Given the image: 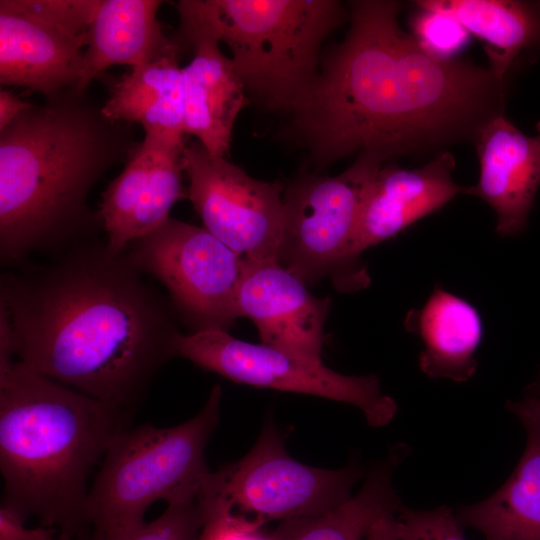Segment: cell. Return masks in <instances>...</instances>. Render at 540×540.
Returning <instances> with one entry per match:
<instances>
[{
    "label": "cell",
    "instance_id": "obj_24",
    "mask_svg": "<svg viewBox=\"0 0 540 540\" xmlns=\"http://www.w3.org/2000/svg\"><path fill=\"white\" fill-rule=\"evenodd\" d=\"M186 145L169 148L159 159L126 229V248L165 223L175 202L187 196L182 182V156Z\"/></svg>",
    "mask_w": 540,
    "mask_h": 540
},
{
    "label": "cell",
    "instance_id": "obj_26",
    "mask_svg": "<svg viewBox=\"0 0 540 540\" xmlns=\"http://www.w3.org/2000/svg\"><path fill=\"white\" fill-rule=\"evenodd\" d=\"M398 540H465L455 512L447 506L413 510L404 505L396 514Z\"/></svg>",
    "mask_w": 540,
    "mask_h": 540
},
{
    "label": "cell",
    "instance_id": "obj_4",
    "mask_svg": "<svg viewBox=\"0 0 540 540\" xmlns=\"http://www.w3.org/2000/svg\"><path fill=\"white\" fill-rule=\"evenodd\" d=\"M133 413L29 369L0 340L1 504L90 540L89 478Z\"/></svg>",
    "mask_w": 540,
    "mask_h": 540
},
{
    "label": "cell",
    "instance_id": "obj_11",
    "mask_svg": "<svg viewBox=\"0 0 540 540\" xmlns=\"http://www.w3.org/2000/svg\"><path fill=\"white\" fill-rule=\"evenodd\" d=\"M100 0H1L0 83L45 98L79 86Z\"/></svg>",
    "mask_w": 540,
    "mask_h": 540
},
{
    "label": "cell",
    "instance_id": "obj_18",
    "mask_svg": "<svg viewBox=\"0 0 540 540\" xmlns=\"http://www.w3.org/2000/svg\"><path fill=\"white\" fill-rule=\"evenodd\" d=\"M158 0H100L89 28L78 92L107 68L125 64L132 68L147 63L177 45L164 34L157 18Z\"/></svg>",
    "mask_w": 540,
    "mask_h": 540
},
{
    "label": "cell",
    "instance_id": "obj_9",
    "mask_svg": "<svg viewBox=\"0 0 540 540\" xmlns=\"http://www.w3.org/2000/svg\"><path fill=\"white\" fill-rule=\"evenodd\" d=\"M131 264L159 281L190 333L227 331L240 317L244 258L204 227L174 218L132 241Z\"/></svg>",
    "mask_w": 540,
    "mask_h": 540
},
{
    "label": "cell",
    "instance_id": "obj_15",
    "mask_svg": "<svg viewBox=\"0 0 540 540\" xmlns=\"http://www.w3.org/2000/svg\"><path fill=\"white\" fill-rule=\"evenodd\" d=\"M539 134L528 136L504 116L488 123L474 145L479 179L464 194L484 200L496 214V232L502 237L519 234L540 186Z\"/></svg>",
    "mask_w": 540,
    "mask_h": 540
},
{
    "label": "cell",
    "instance_id": "obj_28",
    "mask_svg": "<svg viewBox=\"0 0 540 540\" xmlns=\"http://www.w3.org/2000/svg\"><path fill=\"white\" fill-rule=\"evenodd\" d=\"M201 507L204 520L197 540H277L273 533L246 530L233 524L215 510L202 504Z\"/></svg>",
    "mask_w": 540,
    "mask_h": 540
},
{
    "label": "cell",
    "instance_id": "obj_5",
    "mask_svg": "<svg viewBox=\"0 0 540 540\" xmlns=\"http://www.w3.org/2000/svg\"><path fill=\"white\" fill-rule=\"evenodd\" d=\"M180 26L231 51L247 96L292 114L314 84L326 37L349 16L337 0H180Z\"/></svg>",
    "mask_w": 540,
    "mask_h": 540
},
{
    "label": "cell",
    "instance_id": "obj_3",
    "mask_svg": "<svg viewBox=\"0 0 540 540\" xmlns=\"http://www.w3.org/2000/svg\"><path fill=\"white\" fill-rule=\"evenodd\" d=\"M75 89L32 104L0 130V260L10 268L104 231L95 184L139 142Z\"/></svg>",
    "mask_w": 540,
    "mask_h": 540
},
{
    "label": "cell",
    "instance_id": "obj_20",
    "mask_svg": "<svg viewBox=\"0 0 540 540\" xmlns=\"http://www.w3.org/2000/svg\"><path fill=\"white\" fill-rule=\"evenodd\" d=\"M405 326L423 342L419 366L424 374L456 382L474 375L483 327L479 313L466 300L435 287L421 309L408 312Z\"/></svg>",
    "mask_w": 540,
    "mask_h": 540
},
{
    "label": "cell",
    "instance_id": "obj_30",
    "mask_svg": "<svg viewBox=\"0 0 540 540\" xmlns=\"http://www.w3.org/2000/svg\"><path fill=\"white\" fill-rule=\"evenodd\" d=\"M31 105L32 103L21 100L11 91L2 89L0 91V130L6 128Z\"/></svg>",
    "mask_w": 540,
    "mask_h": 540
},
{
    "label": "cell",
    "instance_id": "obj_21",
    "mask_svg": "<svg viewBox=\"0 0 540 540\" xmlns=\"http://www.w3.org/2000/svg\"><path fill=\"white\" fill-rule=\"evenodd\" d=\"M413 4L452 18L480 38L488 67L503 83L520 56L540 50V0H417Z\"/></svg>",
    "mask_w": 540,
    "mask_h": 540
},
{
    "label": "cell",
    "instance_id": "obj_1",
    "mask_svg": "<svg viewBox=\"0 0 540 540\" xmlns=\"http://www.w3.org/2000/svg\"><path fill=\"white\" fill-rule=\"evenodd\" d=\"M394 0L350 2L349 29L282 132L326 168L354 153L385 162L438 155L504 116L505 83L490 68L438 55L406 34Z\"/></svg>",
    "mask_w": 540,
    "mask_h": 540
},
{
    "label": "cell",
    "instance_id": "obj_23",
    "mask_svg": "<svg viewBox=\"0 0 540 540\" xmlns=\"http://www.w3.org/2000/svg\"><path fill=\"white\" fill-rule=\"evenodd\" d=\"M179 145L186 142L173 143L145 135L124 163L123 170L103 191L98 212L112 250L126 249V229L159 159L169 148Z\"/></svg>",
    "mask_w": 540,
    "mask_h": 540
},
{
    "label": "cell",
    "instance_id": "obj_8",
    "mask_svg": "<svg viewBox=\"0 0 540 540\" xmlns=\"http://www.w3.org/2000/svg\"><path fill=\"white\" fill-rule=\"evenodd\" d=\"M364 476L357 462L331 470L295 460L269 420L245 456L210 472L199 500L239 527L260 530L274 520L318 516L337 508L352 497V487Z\"/></svg>",
    "mask_w": 540,
    "mask_h": 540
},
{
    "label": "cell",
    "instance_id": "obj_10",
    "mask_svg": "<svg viewBox=\"0 0 540 540\" xmlns=\"http://www.w3.org/2000/svg\"><path fill=\"white\" fill-rule=\"evenodd\" d=\"M177 356L233 382L323 397L359 408L373 427L391 422L395 401L374 375L349 376L325 366L321 359L266 344L237 339L227 331L181 334Z\"/></svg>",
    "mask_w": 540,
    "mask_h": 540
},
{
    "label": "cell",
    "instance_id": "obj_17",
    "mask_svg": "<svg viewBox=\"0 0 540 540\" xmlns=\"http://www.w3.org/2000/svg\"><path fill=\"white\" fill-rule=\"evenodd\" d=\"M506 407L525 429L522 457L494 494L455 514L462 527L478 530L485 540H540V395Z\"/></svg>",
    "mask_w": 540,
    "mask_h": 540
},
{
    "label": "cell",
    "instance_id": "obj_6",
    "mask_svg": "<svg viewBox=\"0 0 540 540\" xmlns=\"http://www.w3.org/2000/svg\"><path fill=\"white\" fill-rule=\"evenodd\" d=\"M221 399L217 384L189 420L163 428L130 426L113 439L85 502L90 540H122L146 524L144 515L154 502L199 496L211 472L205 451L219 423Z\"/></svg>",
    "mask_w": 540,
    "mask_h": 540
},
{
    "label": "cell",
    "instance_id": "obj_12",
    "mask_svg": "<svg viewBox=\"0 0 540 540\" xmlns=\"http://www.w3.org/2000/svg\"><path fill=\"white\" fill-rule=\"evenodd\" d=\"M187 197L206 228L245 260L277 261L284 225L283 185L252 178L199 142L186 145Z\"/></svg>",
    "mask_w": 540,
    "mask_h": 540
},
{
    "label": "cell",
    "instance_id": "obj_19",
    "mask_svg": "<svg viewBox=\"0 0 540 540\" xmlns=\"http://www.w3.org/2000/svg\"><path fill=\"white\" fill-rule=\"evenodd\" d=\"M182 49L178 41L166 53L123 75L101 106L104 115L138 123L145 135L185 143Z\"/></svg>",
    "mask_w": 540,
    "mask_h": 540
},
{
    "label": "cell",
    "instance_id": "obj_2",
    "mask_svg": "<svg viewBox=\"0 0 540 540\" xmlns=\"http://www.w3.org/2000/svg\"><path fill=\"white\" fill-rule=\"evenodd\" d=\"M168 298L106 239L0 278V335L29 369L134 410L182 334Z\"/></svg>",
    "mask_w": 540,
    "mask_h": 540
},
{
    "label": "cell",
    "instance_id": "obj_22",
    "mask_svg": "<svg viewBox=\"0 0 540 540\" xmlns=\"http://www.w3.org/2000/svg\"><path fill=\"white\" fill-rule=\"evenodd\" d=\"M408 449L404 444L393 446L368 472L359 492L342 505L322 515L283 520L274 536L277 540H364L379 519L397 514L403 506L393 474Z\"/></svg>",
    "mask_w": 540,
    "mask_h": 540
},
{
    "label": "cell",
    "instance_id": "obj_25",
    "mask_svg": "<svg viewBox=\"0 0 540 540\" xmlns=\"http://www.w3.org/2000/svg\"><path fill=\"white\" fill-rule=\"evenodd\" d=\"M203 520L198 496L168 504L158 518L146 522L122 540H197Z\"/></svg>",
    "mask_w": 540,
    "mask_h": 540
},
{
    "label": "cell",
    "instance_id": "obj_29",
    "mask_svg": "<svg viewBox=\"0 0 540 540\" xmlns=\"http://www.w3.org/2000/svg\"><path fill=\"white\" fill-rule=\"evenodd\" d=\"M26 519L14 508L0 505V540H55L59 535L56 528L39 526L27 528Z\"/></svg>",
    "mask_w": 540,
    "mask_h": 540
},
{
    "label": "cell",
    "instance_id": "obj_32",
    "mask_svg": "<svg viewBox=\"0 0 540 540\" xmlns=\"http://www.w3.org/2000/svg\"><path fill=\"white\" fill-rule=\"evenodd\" d=\"M55 540H83L67 533H59Z\"/></svg>",
    "mask_w": 540,
    "mask_h": 540
},
{
    "label": "cell",
    "instance_id": "obj_7",
    "mask_svg": "<svg viewBox=\"0 0 540 540\" xmlns=\"http://www.w3.org/2000/svg\"><path fill=\"white\" fill-rule=\"evenodd\" d=\"M386 162L359 153L342 173L302 174L283 191L284 225L277 262L306 283L330 277L343 292L367 287L353 243L368 190Z\"/></svg>",
    "mask_w": 540,
    "mask_h": 540
},
{
    "label": "cell",
    "instance_id": "obj_13",
    "mask_svg": "<svg viewBox=\"0 0 540 540\" xmlns=\"http://www.w3.org/2000/svg\"><path fill=\"white\" fill-rule=\"evenodd\" d=\"M330 304L277 261L244 259L238 310L240 317L254 322L263 344L321 359Z\"/></svg>",
    "mask_w": 540,
    "mask_h": 540
},
{
    "label": "cell",
    "instance_id": "obj_14",
    "mask_svg": "<svg viewBox=\"0 0 540 540\" xmlns=\"http://www.w3.org/2000/svg\"><path fill=\"white\" fill-rule=\"evenodd\" d=\"M456 162L443 151L425 165L405 169L384 164L375 176L361 211L353 254L361 253L443 207L465 187L453 180Z\"/></svg>",
    "mask_w": 540,
    "mask_h": 540
},
{
    "label": "cell",
    "instance_id": "obj_27",
    "mask_svg": "<svg viewBox=\"0 0 540 540\" xmlns=\"http://www.w3.org/2000/svg\"><path fill=\"white\" fill-rule=\"evenodd\" d=\"M415 20L417 38L438 55L451 56L450 53L465 43L468 31L452 18L420 10Z\"/></svg>",
    "mask_w": 540,
    "mask_h": 540
},
{
    "label": "cell",
    "instance_id": "obj_31",
    "mask_svg": "<svg viewBox=\"0 0 540 540\" xmlns=\"http://www.w3.org/2000/svg\"><path fill=\"white\" fill-rule=\"evenodd\" d=\"M395 515L379 519L369 530L364 540H398Z\"/></svg>",
    "mask_w": 540,
    "mask_h": 540
},
{
    "label": "cell",
    "instance_id": "obj_33",
    "mask_svg": "<svg viewBox=\"0 0 540 540\" xmlns=\"http://www.w3.org/2000/svg\"><path fill=\"white\" fill-rule=\"evenodd\" d=\"M537 394H539V395H540V390H539V392H538Z\"/></svg>",
    "mask_w": 540,
    "mask_h": 540
},
{
    "label": "cell",
    "instance_id": "obj_16",
    "mask_svg": "<svg viewBox=\"0 0 540 540\" xmlns=\"http://www.w3.org/2000/svg\"><path fill=\"white\" fill-rule=\"evenodd\" d=\"M176 38L193 53L182 68L185 133L194 135L210 154L226 158L235 121L248 102L244 86L213 36L179 26Z\"/></svg>",
    "mask_w": 540,
    "mask_h": 540
}]
</instances>
